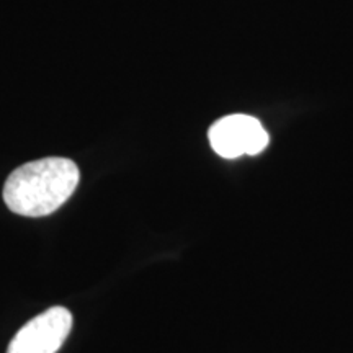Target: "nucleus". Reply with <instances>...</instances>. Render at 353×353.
<instances>
[{"mask_svg": "<svg viewBox=\"0 0 353 353\" xmlns=\"http://www.w3.org/2000/svg\"><path fill=\"white\" fill-rule=\"evenodd\" d=\"M79 167L64 157H44L13 170L3 187V201L13 213L41 218L54 213L76 192Z\"/></svg>", "mask_w": 353, "mask_h": 353, "instance_id": "f257e3e1", "label": "nucleus"}, {"mask_svg": "<svg viewBox=\"0 0 353 353\" xmlns=\"http://www.w3.org/2000/svg\"><path fill=\"white\" fill-rule=\"evenodd\" d=\"M208 138L213 151L224 159L257 156L270 141L262 123L249 114L221 118L210 128Z\"/></svg>", "mask_w": 353, "mask_h": 353, "instance_id": "f03ea898", "label": "nucleus"}, {"mask_svg": "<svg viewBox=\"0 0 353 353\" xmlns=\"http://www.w3.org/2000/svg\"><path fill=\"white\" fill-rule=\"evenodd\" d=\"M72 329L69 309L54 306L41 312L12 339L7 353H56Z\"/></svg>", "mask_w": 353, "mask_h": 353, "instance_id": "7ed1b4c3", "label": "nucleus"}]
</instances>
